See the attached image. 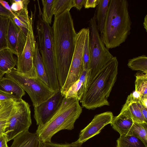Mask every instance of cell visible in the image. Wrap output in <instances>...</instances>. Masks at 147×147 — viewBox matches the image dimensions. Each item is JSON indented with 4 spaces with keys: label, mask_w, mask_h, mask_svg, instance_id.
Returning a JSON list of instances; mask_svg holds the SVG:
<instances>
[{
    "label": "cell",
    "mask_w": 147,
    "mask_h": 147,
    "mask_svg": "<svg viewBox=\"0 0 147 147\" xmlns=\"http://www.w3.org/2000/svg\"><path fill=\"white\" fill-rule=\"evenodd\" d=\"M70 11L55 16L52 27L57 72L60 88L64 85L71 63L77 33Z\"/></svg>",
    "instance_id": "6da1fadb"
},
{
    "label": "cell",
    "mask_w": 147,
    "mask_h": 147,
    "mask_svg": "<svg viewBox=\"0 0 147 147\" xmlns=\"http://www.w3.org/2000/svg\"><path fill=\"white\" fill-rule=\"evenodd\" d=\"M127 0H110L101 36L108 49L125 42L130 33L132 22Z\"/></svg>",
    "instance_id": "7a4b0ae2"
},
{
    "label": "cell",
    "mask_w": 147,
    "mask_h": 147,
    "mask_svg": "<svg viewBox=\"0 0 147 147\" xmlns=\"http://www.w3.org/2000/svg\"><path fill=\"white\" fill-rule=\"evenodd\" d=\"M118 66L117 57H113L96 75L80 100L83 107L90 110L109 105L108 98L116 80Z\"/></svg>",
    "instance_id": "3957f363"
},
{
    "label": "cell",
    "mask_w": 147,
    "mask_h": 147,
    "mask_svg": "<svg viewBox=\"0 0 147 147\" xmlns=\"http://www.w3.org/2000/svg\"><path fill=\"white\" fill-rule=\"evenodd\" d=\"M82 112L79 100L76 97H64L59 109L50 120L36 133L42 143L51 142L52 137L63 129L71 130Z\"/></svg>",
    "instance_id": "277c9868"
},
{
    "label": "cell",
    "mask_w": 147,
    "mask_h": 147,
    "mask_svg": "<svg viewBox=\"0 0 147 147\" xmlns=\"http://www.w3.org/2000/svg\"><path fill=\"white\" fill-rule=\"evenodd\" d=\"M38 4L39 14L36 25V42L48 77L49 87L55 92L60 88L57 72L53 28L43 20L42 12Z\"/></svg>",
    "instance_id": "5b68a950"
},
{
    "label": "cell",
    "mask_w": 147,
    "mask_h": 147,
    "mask_svg": "<svg viewBox=\"0 0 147 147\" xmlns=\"http://www.w3.org/2000/svg\"><path fill=\"white\" fill-rule=\"evenodd\" d=\"M89 22L90 60L87 75V86L113 57L103 41L98 29L94 13Z\"/></svg>",
    "instance_id": "8992f818"
},
{
    "label": "cell",
    "mask_w": 147,
    "mask_h": 147,
    "mask_svg": "<svg viewBox=\"0 0 147 147\" xmlns=\"http://www.w3.org/2000/svg\"><path fill=\"white\" fill-rule=\"evenodd\" d=\"M18 83L29 95L34 107H37L52 97L55 92L38 78H30L18 72L15 68L5 74Z\"/></svg>",
    "instance_id": "52a82bcc"
},
{
    "label": "cell",
    "mask_w": 147,
    "mask_h": 147,
    "mask_svg": "<svg viewBox=\"0 0 147 147\" xmlns=\"http://www.w3.org/2000/svg\"><path fill=\"white\" fill-rule=\"evenodd\" d=\"M31 124V110L29 104L22 99L15 101L5 132L8 142L13 140L22 132L28 130Z\"/></svg>",
    "instance_id": "ba28073f"
},
{
    "label": "cell",
    "mask_w": 147,
    "mask_h": 147,
    "mask_svg": "<svg viewBox=\"0 0 147 147\" xmlns=\"http://www.w3.org/2000/svg\"><path fill=\"white\" fill-rule=\"evenodd\" d=\"M89 29L84 28L75 37L74 50L67 77L61 92L64 95L71 86L80 78L83 70V56L86 35Z\"/></svg>",
    "instance_id": "9c48e42d"
},
{
    "label": "cell",
    "mask_w": 147,
    "mask_h": 147,
    "mask_svg": "<svg viewBox=\"0 0 147 147\" xmlns=\"http://www.w3.org/2000/svg\"><path fill=\"white\" fill-rule=\"evenodd\" d=\"M33 16L32 13L26 43L22 53L17 57L16 69L18 73L25 76L37 78V74L33 63L36 42L32 26Z\"/></svg>",
    "instance_id": "30bf717a"
},
{
    "label": "cell",
    "mask_w": 147,
    "mask_h": 147,
    "mask_svg": "<svg viewBox=\"0 0 147 147\" xmlns=\"http://www.w3.org/2000/svg\"><path fill=\"white\" fill-rule=\"evenodd\" d=\"M64 97L60 89L47 100L37 107H34V117L38 125L37 129L44 126L55 114Z\"/></svg>",
    "instance_id": "8fae6325"
},
{
    "label": "cell",
    "mask_w": 147,
    "mask_h": 147,
    "mask_svg": "<svg viewBox=\"0 0 147 147\" xmlns=\"http://www.w3.org/2000/svg\"><path fill=\"white\" fill-rule=\"evenodd\" d=\"M114 116L113 113L107 111L96 115L91 121L80 133L76 141L82 144L83 143L99 134L107 125L110 124Z\"/></svg>",
    "instance_id": "7c38bea8"
},
{
    "label": "cell",
    "mask_w": 147,
    "mask_h": 147,
    "mask_svg": "<svg viewBox=\"0 0 147 147\" xmlns=\"http://www.w3.org/2000/svg\"><path fill=\"white\" fill-rule=\"evenodd\" d=\"M27 36L9 18L7 33L8 48L17 57L23 50Z\"/></svg>",
    "instance_id": "4fadbf2b"
},
{
    "label": "cell",
    "mask_w": 147,
    "mask_h": 147,
    "mask_svg": "<svg viewBox=\"0 0 147 147\" xmlns=\"http://www.w3.org/2000/svg\"><path fill=\"white\" fill-rule=\"evenodd\" d=\"M138 99L131 93L127 97L119 113L130 117L134 122L147 123L142 114Z\"/></svg>",
    "instance_id": "5bb4252c"
},
{
    "label": "cell",
    "mask_w": 147,
    "mask_h": 147,
    "mask_svg": "<svg viewBox=\"0 0 147 147\" xmlns=\"http://www.w3.org/2000/svg\"><path fill=\"white\" fill-rule=\"evenodd\" d=\"M134 123L130 117L119 113L113 117L110 124L115 130L118 132L121 136H132V128Z\"/></svg>",
    "instance_id": "9a60e30c"
},
{
    "label": "cell",
    "mask_w": 147,
    "mask_h": 147,
    "mask_svg": "<svg viewBox=\"0 0 147 147\" xmlns=\"http://www.w3.org/2000/svg\"><path fill=\"white\" fill-rule=\"evenodd\" d=\"M88 71L83 70L79 79L69 88L64 97H76L79 101L81 100L86 89Z\"/></svg>",
    "instance_id": "2e32d148"
},
{
    "label": "cell",
    "mask_w": 147,
    "mask_h": 147,
    "mask_svg": "<svg viewBox=\"0 0 147 147\" xmlns=\"http://www.w3.org/2000/svg\"><path fill=\"white\" fill-rule=\"evenodd\" d=\"M0 90L13 95L18 101L25 94V91L18 83L7 77L0 79Z\"/></svg>",
    "instance_id": "e0dca14e"
},
{
    "label": "cell",
    "mask_w": 147,
    "mask_h": 147,
    "mask_svg": "<svg viewBox=\"0 0 147 147\" xmlns=\"http://www.w3.org/2000/svg\"><path fill=\"white\" fill-rule=\"evenodd\" d=\"M13 140L10 147H37L39 141L36 134L28 130L20 133Z\"/></svg>",
    "instance_id": "ac0fdd59"
},
{
    "label": "cell",
    "mask_w": 147,
    "mask_h": 147,
    "mask_svg": "<svg viewBox=\"0 0 147 147\" xmlns=\"http://www.w3.org/2000/svg\"><path fill=\"white\" fill-rule=\"evenodd\" d=\"M8 48L0 51V71L5 74L14 68L18 58Z\"/></svg>",
    "instance_id": "d6986e66"
},
{
    "label": "cell",
    "mask_w": 147,
    "mask_h": 147,
    "mask_svg": "<svg viewBox=\"0 0 147 147\" xmlns=\"http://www.w3.org/2000/svg\"><path fill=\"white\" fill-rule=\"evenodd\" d=\"M110 0H100L94 14L98 29L101 36Z\"/></svg>",
    "instance_id": "ffe728a7"
},
{
    "label": "cell",
    "mask_w": 147,
    "mask_h": 147,
    "mask_svg": "<svg viewBox=\"0 0 147 147\" xmlns=\"http://www.w3.org/2000/svg\"><path fill=\"white\" fill-rule=\"evenodd\" d=\"M33 63L37 74L38 78L49 87L48 77L36 42L33 59Z\"/></svg>",
    "instance_id": "44dd1931"
},
{
    "label": "cell",
    "mask_w": 147,
    "mask_h": 147,
    "mask_svg": "<svg viewBox=\"0 0 147 147\" xmlns=\"http://www.w3.org/2000/svg\"><path fill=\"white\" fill-rule=\"evenodd\" d=\"M11 18L15 24L27 36L30 23L28 8L14 13L13 16Z\"/></svg>",
    "instance_id": "7402d4cb"
},
{
    "label": "cell",
    "mask_w": 147,
    "mask_h": 147,
    "mask_svg": "<svg viewBox=\"0 0 147 147\" xmlns=\"http://www.w3.org/2000/svg\"><path fill=\"white\" fill-rule=\"evenodd\" d=\"M15 101L5 102L0 110V134L5 133L8 125V119Z\"/></svg>",
    "instance_id": "603a6c76"
},
{
    "label": "cell",
    "mask_w": 147,
    "mask_h": 147,
    "mask_svg": "<svg viewBox=\"0 0 147 147\" xmlns=\"http://www.w3.org/2000/svg\"><path fill=\"white\" fill-rule=\"evenodd\" d=\"M117 143L119 147H147L141 140L133 136H120Z\"/></svg>",
    "instance_id": "cb8c5ba5"
},
{
    "label": "cell",
    "mask_w": 147,
    "mask_h": 147,
    "mask_svg": "<svg viewBox=\"0 0 147 147\" xmlns=\"http://www.w3.org/2000/svg\"><path fill=\"white\" fill-rule=\"evenodd\" d=\"M135 76V91L140 95L141 98H147V74L137 73Z\"/></svg>",
    "instance_id": "d4e9b609"
},
{
    "label": "cell",
    "mask_w": 147,
    "mask_h": 147,
    "mask_svg": "<svg viewBox=\"0 0 147 147\" xmlns=\"http://www.w3.org/2000/svg\"><path fill=\"white\" fill-rule=\"evenodd\" d=\"M128 67L132 70L147 74V57L142 55L128 60Z\"/></svg>",
    "instance_id": "484cf974"
},
{
    "label": "cell",
    "mask_w": 147,
    "mask_h": 147,
    "mask_svg": "<svg viewBox=\"0 0 147 147\" xmlns=\"http://www.w3.org/2000/svg\"><path fill=\"white\" fill-rule=\"evenodd\" d=\"M73 7V0H53L52 13L55 17L56 16L66 10L70 11Z\"/></svg>",
    "instance_id": "4316f807"
},
{
    "label": "cell",
    "mask_w": 147,
    "mask_h": 147,
    "mask_svg": "<svg viewBox=\"0 0 147 147\" xmlns=\"http://www.w3.org/2000/svg\"><path fill=\"white\" fill-rule=\"evenodd\" d=\"M132 133V136L140 139L147 146V123L134 122Z\"/></svg>",
    "instance_id": "83f0119b"
},
{
    "label": "cell",
    "mask_w": 147,
    "mask_h": 147,
    "mask_svg": "<svg viewBox=\"0 0 147 147\" xmlns=\"http://www.w3.org/2000/svg\"><path fill=\"white\" fill-rule=\"evenodd\" d=\"M9 18L0 16V51L8 48L7 33Z\"/></svg>",
    "instance_id": "f1b7e54d"
},
{
    "label": "cell",
    "mask_w": 147,
    "mask_h": 147,
    "mask_svg": "<svg viewBox=\"0 0 147 147\" xmlns=\"http://www.w3.org/2000/svg\"><path fill=\"white\" fill-rule=\"evenodd\" d=\"M53 0H42L43 5L42 17L43 20L46 23L51 24L53 15L52 8Z\"/></svg>",
    "instance_id": "f546056e"
},
{
    "label": "cell",
    "mask_w": 147,
    "mask_h": 147,
    "mask_svg": "<svg viewBox=\"0 0 147 147\" xmlns=\"http://www.w3.org/2000/svg\"><path fill=\"white\" fill-rule=\"evenodd\" d=\"M90 60V30L88 31L85 40L83 56V70L88 71Z\"/></svg>",
    "instance_id": "4dcf8cb0"
},
{
    "label": "cell",
    "mask_w": 147,
    "mask_h": 147,
    "mask_svg": "<svg viewBox=\"0 0 147 147\" xmlns=\"http://www.w3.org/2000/svg\"><path fill=\"white\" fill-rule=\"evenodd\" d=\"M10 1L11 3L10 7L14 13L28 8V5L30 2L29 0H12Z\"/></svg>",
    "instance_id": "1f68e13d"
},
{
    "label": "cell",
    "mask_w": 147,
    "mask_h": 147,
    "mask_svg": "<svg viewBox=\"0 0 147 147\" xmlns=\"http://www.w3.org/2000/svg\"><path fill=\"white\" fill-rule=\"evenodd\" d=\"M45 147H81L82 144L76 141L70 144H57L51 142L43 143Z\"/></svg>",
    "instance_id": "d6a6232c"
},
{
    "label": "cell",
    "mask_w": 147,
    "mask_h": 147,
    "mask_svg": "<svg viewBox=\"0 0 147 147\" xmlns=\"http://www.w3.org/2000/svg\"><path fill=\"white\" fill-rule=\"evenodd\" d=\"M18 101L14 96L0 90V102Z\"/></svg>",
    "instance_id": "836d02e7"
},
{
    "label": "cell",
    "mask_w": 147,
    "mask_h": 147,
    "mask_svg": "<svg viewBox=\"0 0 147 147\" xmlns=\"http://www.w3.org/2000/svg\"><path fill=\"white\" fill-rule=\"evenodd\" d=\"M100 0H86L84 5L85 8H94L98 4Z\"/></svg>",
    "instance_id": "e575fe53"
},
{
    "label": "cell",
    "mask_w": 147,
    "mask_h": 147,
    "mask_svg": "<svg viewBox=\"0 0 147 147\" xmlns=\"http://www.w3.org/2000/svg\"><path fill=\"white\" fill-rule=\"evenodd\" d=\"M13 14L6 9L0 3V16H3L11 18Z\"/></svg>",
    "instance_id": "d590c367"
},
{
    "label": "cell",
    "mask_w": 147,
    "mask_h": 147,
    "mask_svg": "<svg viewBox=\"0 0 147 147\" xmlns=\"http://www.w3.org/2000/svg\"><path fill=\"white\" fill-rule=\"evenodd\" d=\"M86 0H73V6L80 10L84 6Z\"/></svg>",
    "instance_id": "8d00e7d4"
},
{
    "label": "cell",
    "mask_w": 147,
    "mask_h": 147,
    "mask_svg": "<svg viewBox=\"0 0 147 147\" xmlns=\"http://www.w3.org/2000/svg\"><path fill=\"white\" fill-rule=\"evenodd\" d=\"M7 139L5 133L2 134L0 136V147H8L7 143Z\"/></svg>",
    "instance_id": "74e56055"
},
{
    "label": "cell",
    "mask_w": 147,
    "mask_h": 147,
    "mask_svg": "<svg viewBox=\"0 0 147 147\" xmlns=\"http://www.w3.org/2000/svg\"><path fill=\"white\" fill-rule=\"evenodd\" d=\"M142 114L144 119L147 122V107L139 103Z\"/></svg>",
    "instance_id": "f35d334b"
},
{
    "label": "cell",
    "mask_w": 147,
    "mask_h": 147,
    "mask_svg": "<svg viewBox=\"0 0 147 147\" xmlns=\"http://www.w3.org/2000/svg\"><path fill=\"white\" fill-rule=\"evenodd\" d=\"M0 3L6 9L10 11L11 12L14 14V13L11 10L10 6L8 4V2H7L4 1L0 0Z\"/></svg>",
    "instance_id": "ab89813d"
},
{
    "label": "cell",
    "mask_w": 147,
    "mask_h": 147,
    "mask_svg": "<svg viewBox=\"0 0 147 147\" xmlns=\"http://www.w3.org/2000/svg\"><path fill=\"white\" fill-rule=\"evenodd\" d=\"M143 26L146 32H147V15H146L144 19Z\"/></svg>",
    "instance_id": "60d3db41"
},
{
    "label": "cell",
    "mask_w": 147,
    "mask_h": 147,
    "mask_svg": "<svg viewBox=\"0 0 147 147\" xmlns=\"http://www.w3.org/2000/svg\"><path fill=\"white\" fill-rule=\"evenodd\" d=\"M37 147H45L43 143L40 141H38V143Z\"/></svg>",
    "instance_id": "b9f144b4"
},
{
    "label": "cell",
    "mask_w": 147,
    "mask_h": 147,
    "mask_svg": "<svg viewBox=\"0 0 147 147\" xmlns=\"http://www.w3.org/2000/svg\"><path fill=\"white\" fill-rule=\"evenodd\" d=\"M5 102H0V110L4 106V105Z\"/></svg>",
    "instance_id": "7bdbcfd3"
},
{
    "label": "cell",
    "mask_w": 147,
    "mask_h": 147,
    "mask_svg": "<svg viewBox=\"0 0 147 147\" xmlns=\"http://www.w3.org/2000/svg\"><path fill=\"white\" fill-rule=\"evenodd\" d=\"M5 74V73L1 72L0 71V79H1Z\"/></svg>",
    "instance_id": "ee69618b"
},
{
    "label": "cell",
    "mask_w": 147,
    "mask_h": 147,
    "mask_svg": "<svg viewBox=\"0 0 147 147\" xmlns=\"http://www.w3.org/2000/svg\"><path fill=\"white\" fill-rule=\"evenodd\" d=\"M116 147H119L118 146H117Z\"/></svg>",
    "instance_id": "f6af8a7d"
},
{
    "label": "cell",
    "mask_w": 147,
    "mask_h": 147,
    "mask_svg": "<svg viewBox=\"0 0 147 147\" xmlns=\"http://www.w3.org/2000/svg\"><path fill=\"white\" fill-rule=\"evenodd\" d=\"M1 134H0V136Z\"/></svg>",
    "instance_id": "bcb514c9"
}]
</instances>
